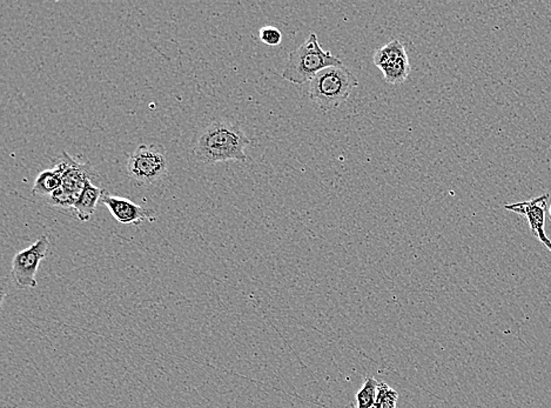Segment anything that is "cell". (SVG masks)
I'll return each mask as SVG.
<instances>
[{
  "mask_svg": "<svg viewBox=\"0 0 551 408\" xmlns=\"http://www.w3.org/2000/svg\"><path fill=\"white\" fill-rule=\"evenodd\" d=\"M250 144L239 123L220 119L200 131L193 143V155L198 162L208 165L246 162L245 148Z\"/></svg>",
  "mask_w": 551,
  "mask_h": 408,
  "instance_id": "6da1fadb",
  "label": "cell"
},
{
  "mask_svg": "<svg viewBox=\"0 0 551 408\" xmlns=\"http://www.w3.org/2000/svg\"><path fill=\"white\" fill-rule=\"evenodd\" d=\"M341 65L343 62L336 55L322 48L318 35L313 32L305 43L289 53L281 76L291 84L304 85L314 79L322 70Z\"/></svg>",
  "mask_w": 551,
  "mask_h": 408,
  "instance_id": "7a4b0ae2",
  "label": "cell"
},
{
  "mask_svg": "<svg viewBox=\"0 0 551 408\" xmlns=\"http://www.w3.org/2000/svg\"><path fill=\"white\" fill-rule=\"evenodd\" d=\"M357 85L359 80L346 66H330L309 82V99L320 110L329 112L341 106Z\"/></svg>",
  "mask_w": 551,
  "mask_h": 408,
  "instance_id": "3957f363",
  "label": "cell"
},
{
  "mask_svg": "<svg viewBox=\"0 0 551 408\" xmlns=\"http://www.w3.org/2000/svg\"><path fill=\"white\" fill-rule=\"evenodd\" d=\"M127 175L139 185H155L167 175V158L159 145L143 144L130 155L126 165Z\"/></svg>",
  "mask_w": 551,
  "mask_h": 408,
  "instance_id": "277c9868",
  "label": "cell"
},
{
  "mask_svg": "<svg viewBox=\"0 0 551 408\" xmlns=\"http://www.w3.org/2000/svg\"><path fill=\"white\" fill-rule=\"evenodd\" d=\"M373 62L384 75V82L389 85H401L411 75L407 51L399 39H391L388 44L377 48Z\"/></svg>",
  "mask_w": 551,
  "mask_h": 408,
  "instance_id": "5b68a950",
  "label": "cell"
},
{
  "mask_svg": "<svg viewBox=\"0 0 551 408\" xmlns=\"http://www.w3.org/2000/svg\"><path fill=\"white\" fill-rule=\"evenodd\" d=\"M48 247L50 241L48 236H41L35 244L14 255L11 275L16 285L21 288H35L37 286L35 275L41 261L48 257Z\"/></svg>",
  "mask_w": 551,
  "mask_h": 408,
  "instance_id": "8992f818",
  "label": "cell"
},
{
  "mask_svg": "<svg viewBox=\"0 0 551 408\" xmlns=\"http://www.w3.org/2000/svg\"><path fill=\"white\" fill-rule=\"evenodd\" d=\"M62 157L65 159L66 170L62 177V186L48 198V202L58 207L73 209V206L85 189L86 182L91 180L89 170L86 165L76 162L66 152H62Z\"/></svg>",
  "mask_w": 551,
  "mask_h": 408,
  "instance_id": "52a82bcc",
  "label": "cell"
},
{
  "mask_svg": "<svg viewBox=\"0 0 551 408\" xmlns=\"http://www.w3.org/2000/svg\"><path fill=\"white\" fill-rule=\"evenodd\" d=\"M549 194L521 203L509 204L504 209L527 218L531 233L543 246L551 252V241L545 233V209L548 205Z\"/></svg>",
  "mask_w": 551,
  "mask_h": 408,
  "instance_id": "ba28073f",
  "label": "cell"
},
{
  "mask_svg": "<svg viewBox=\"0 0 551 408\" xmlns=\"http://www.w3.org/2000/svg\"><path fill=\"white\" fill-rule=\"evenodd\" d=\"M106 206L114 219L123 225H140L144 221H155V212L121 197L111 196L104 191L100 200Z\"/></svg>",
  "mask_w": 551,
  "mask_h": 408,
  "instance_id": "9c48e42d",
  "label": "cell"
},
{
  "mask_svg": "<svg viewBox=\"0 0 551 408\" xmlns=\"http://www.w3.org/2000/svg\"><path fill=\"white\" fill-rule=\"evenodd\" d=\"M65 159H62L52 170H45L35 178L32 187V193L35 196L50 197L62 186V177L65 173Z\"/></svg>",
  "mask_w": 551,
  "mask_h": 408,
  "instance_id": "30bf717a",
  "label": "cell"
},
{
  "mask_svg": "<svg viewBox=\"0 0 551 408\" xmlns=\"http://www.w3.org/2000/svg\"><path fill=\"white\" fill-rule=\"evenodd\" d=\"M104 191L93 185L91 180L86 182L85 189L73 206L76 216L80 221H89L96 211V205L101 200Z\"/></svg>",
  "mask_w": 551,
  "mask_h": 408,
  "instance_id": "8fae6325",
  "label": "cell"
},
{
  "mask_svg": "<svg viewBox=\"0 0 551 408\" xmlns=\"http://www.w3.org/2000/svg\"><path fill=\"white\" fill-rule=\"evenodd\" d=\"M379 381L374 377H367L362 388L356 395V405L350 406V408H372L375 405L377 400V387Z\"/></svg>",
  "mask_w": 551,
  "mask_h": 408,
  "instance_id": "7c38bea8",
  "label": "cell"
},
{
  "mask_svg": "<svg viewBox=\"0 0 551 408\" xmlns=\"http://www.w3.org/2000/svg\"><path fill=\"white\" fill-rule=\"evenodd\" d=\"M399 395L388 385L380 382L377 387V400L373 408H396Z\"/></svg>",
  "mask_w": 551,
  "mask_h": 408,
  "instance_id": "4fadbf2b",
  "label": "cell"
},
{
  "mask_svg": "<svg viewBox=\"0 0 551 408\" xmlns=\"http://www.w3.org/2000/svg\"><path fill=\"white\" fill-rule=\"evenodd\" d=\"M259 37H260V40L265 45L271 46V48H275L277 45H280L281 41H282V33L275 26H264V28H261L260 32H259Z\"/></svg>",
  "mask_w": 551,
  "mask_h": 408,
  "instance_id": "5bb4252c",
  "label": "cell"
},
{
  "mask_svg": "<svg viewBox=\"0 0 551 408\" xmlns=\"http://www.w3.org/2000/svg\"><path fill=\"white\" fill-rule=\"evenodd\" d=\"M549 214H550V216H551V206H550V209H549Z\"/></svg>",
  "mask_w": 551,
  "mask_h": 408,
  "instance_id": "9a60e30c",
  "label": "cell"
}]
</instances>
